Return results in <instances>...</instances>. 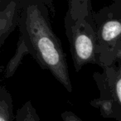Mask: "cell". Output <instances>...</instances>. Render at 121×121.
<instances>
[{"label": "cell", "mask_w": 121, "mask_h": 121, "mask_svg": "<svg viewBox=\"0 0 121 121\" xmlns=\"http://www.w3.org/2000/svg\"><path fill=\"white\" fill-rule=\"evenodd\" d=\"M91 0H69L64 19L66 35L76 72L87 64L97 65V33Z\"/></svg>", "instance_id": "obj_2"}, {"label": "cell", "mask_w": 121, "mask_h": 121, "mask_svg": "<svg viewBox=\"0 0 121 121\" xmlns=\"http://www.w3.org/2000/svg\"><path fill=\"white\" fill-rule=\"evenodd\" d=\"M18 28L19 35L37 64L51 72L68 92H72L66 57L51 25L45 0H26Z\"/></svg>", "instance_id": "obj_1"}, {"label": "cell", "mask_w": 121, "mask_h": 121, "mask_svg": "<svg viewBox=\"0 0 121 121\" xmlns=\"http://www.w3.org/2000/svg\"><path fill=\"white\" fill-rule=\"evenodd\" d=\"M15 121H41L35 107L30 100L26 101L16 113Z\"/></svg>", "instance_id": "obj_8"}, {"label": "cell", "mask_w": 121, "mask_h": 121, "mask_svg": "<svg viewBox=\"0 0 121 121\" xmlns=\"http://www.w3.org/2000/svg\"><path fill=\"white\" fill-rule=\"evenodd\" d=\"M62 121H83L79 116L76 115L75 113L71 112V111L66 110L61 113L60 114Z\"/></svg>", "instance_id": "obj_9"}, {"label": "cell", "mask_w": 121, "mask_h": 121, "mask_svg": "<svg viewBox=\"0 0 121 121\" xmlns=\"http://www.w3.org/2000/svg\"><path fill=\"white\" fill-rule=\"evenodd\" d=\"M4 1H5V0H0V4H1V3H3Z\"/></svg>", "instance_id": "obj_11"}, {"label": "cell", "mask_w": 121, "mask_h": 121, "mask_svg": "<svg viewBox=\"0 0 121 121\" xmlns=\"http://www.w3.org/2000/svg\"><path fill=\"white\" fill-rule=\"evenodd\" d=\"M26 0H5L0 4V46L19 26Z\"/></svg>", "instance_id": "obj_5"}, {"label": "cell", "mask_w": 121, "mask_h": 121, "mask_svg": "<svg viewBox=\"0 0 121 121\" xmlns=\"http://www.w3.org/2000/svg\"><path fill=\"white\" fill-rule=\"evenodd\" d=\"M46 3L47 4V5H48V8L49 9H52V5H53V0H45ZM69 1V0H67V2Z\"/></svg>", "instance_id": "obj_10"}, {"label": "cell", "mask_w": 121, "mask_h": 121, "mask_svg": "<svg viewBox=\"0 0 121 121\" xmlns=\"http://www.w3.org/2000/svg\"><path fill=\"white\" fill-rule=\"evenodd\" d=\"M97 33L96 60L103 68L121 60V0L94 12Z\"/></svg>", "instance_id": "obj_3"}, {"label": "cell", "mask_w": 121, "mask_h": 121, "mask_svg": "<svg viewBox=\"0 0 121 121\" xmlns=\"http://www.w3.org/2000/svg\"><path fill=\"white\" fill-rule=\"evenodd\" d=\"M101 69L93 74L99 96L90 104L104 119L121 121V60Z\"/></svg>", "instance_id": "obj_4"}, {"label": "cell", "mask_w": 121, "mask_h": 121, "mask_svg": "<svg viewBox=\"0 0 121 121\" xmlns=\"http://www.w3.org/2000/svg\"><path fill=\"white\" fill-rule=\"evenodd\" d=\"M13 100L5 86L0 87V121H14Z\"/></svg>", "instance_id": "obj_7"}, {"label": "cell", "mask_w": 121, "mask_h": 121, "mask_svg": "<svg viewBox=\"0 0 121 121\" xmlns=\"http://www.w3.org/2000/svg\"><path fill=\"white\" fill-rule=\"evenodd\" d=\"M28 54L30 55L28 47L26 45L23 38L19 35L15 53L12 56V58L9 60V62L4 67V70L3 71V79H9L12 77L18 68V66H20L24 56Z\"/></svg>", "instance_id": "obj_6"}]
</instances>
